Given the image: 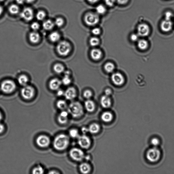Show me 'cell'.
<instances>
[{"instance_id": "cell-45", "label": "cell", "mask_w": 174, "mask_h": 174, "mask_svg": "<svg viewBox=\"0 0 174 174\" xmlns=\"http://www.w3.org/2000/svg\"><path fill=\"white\" fill-rule=\"evenodd\" d=\"M138 34H133L131 36V40L133 42H136L138 40Z\"/></svg>"}, {"instance_id": "cell-28", "label": "cell", "mask_w": 174, "mask_h": 174, "mask_svg": "<svg viewBox=\"0 0 174 174\" xmlns=\"http://www.w3.org/2000/svg\"><path fill=\"white\" fill-rule=\"evenodd\" d=\"M18 81L19 84L23 87L27 85L29 79L26 75H21L18 77Z\"/></svg>"}, {"instance_id": "cell-51", "label": "cell", "mask_w": 174, "mask_h": 174, "mask_svg": "<svg viewBox=\"0 0 174 174\" xmlns=\"http://www.w3.org/2000/svg\"><path fill=\"white\" fill-rule=\"evenodd\" d=\"M5 130V127L3 124L0 123V134H1Z\"/></svg>"}, {"instance_id": "cell-5", "label": "cell", "mask_w": 174, "mask_h": 174, "mask_svg": "<svg viewBox=\"0 0 174 174\" xmlns=\"http://www.w3.org/2000/svg\"><path fill=\"white\" fill-rule=\"evenodd\" d=\"M16 88V83L13 81L7 80L2 82L0 87L1 91L6 94L12 93L15 91Z\"/></svg>"}, {"instance_id": "cell-52", "label": "cell", "mask_w": 174, "mask_h": 174, "mask_svg": "<svg viewBox=\"0 0 174 174\" xmlns=\"http://www.w3.org/2000/svg\"><path fill=\"white\" fill-rule=\"evenodd\" d=\"M16 3L18 5H22L24 3L25 0H16Z\"/></svg>"}, {"instance_id": "cell-14", "label": "cell", "mask_w": 174, "mask_h": 174, "mask_svg": "<svg viewBox=\"0 0 174 174\" xmlns=\"http://www.w3.org/2000/svg\"><path fill=\"white\" fill-rule=\"evenodd\" d=\"M77 92L74 87H69L64 92V96L66 99L71 100H73L76 97Z\"/></svg>"}, {"instance_id": "cell-2", "label": "cell", "mask_w": 174, "mask_h": 174, "mask_svg": "<svg viewBox=\"0 0 174 174\" xmlns=\"http://www.w3.org/2000/svg\"><path fill=\"white\" fill-rule=\"evenodd\" d=\"M67 111L69 114L74 118H79L82 116L84 114V109L80 102H74L68 106Z\"/></svg>"}, {"instance_id": "cell-37", "label": "cell", "mask_w": 174, "mask_h": 174, "mask_svg": "<svg viewBox=\"0 0 174 174\" xmlns=\"http://www.w3.org/2000/svg\"><path fill=\"white\" fill-rule=\"evenodd\" d=\"M44 173V168L40 165H38L34 168L32 171V173L34 174H43Z\"/></svg>"}, {"instance_id": "cell-10", "label": "cell", "mask_w": 174, "mask_h": 174, "mask_svg": "<svg viewBox=\"0 0 174 174\" xmlns=\"http://www.w3.org/2000/svg\"><path fill=\"white\" fill-rule=\"evenodd\" d=\"M36 143L40 147L46 148L50 145V140L49 137L46 135H41L37 137L36 139Z\"/></svg>"}, {"instance_id": "cell-42", "label": "cell", "mask_w": 174, "mask_h": 174, "mask_svg": "<svg viewBox=\"0 0 174 174\" xmlns=\"http://www.w3.org/2000/svg\"><path fill=\"white\" fill-rule=\"evenodd\" d=\"M105 3L109 7H111L114 5L116 3L115 0H105Z\"/></svg>"}, {"instance_id": "cell-48", "label": "cell", "mask_w": 174, "mask_h": 174, "mask_svg": "<svg viewBox=\"0 0 174 174\" xmlns=\"http://www.w3.org/2000/svg\"><path fill=\"white\" fill-rule=\"evenodd\" d=\"M81 131L83 134L86 135L88 133H89L88 128L83 127L81 128Z\"/></svg>"}, {"instance_id": "cell-30", "label": "cell", "mask_w": 174, "mask_h": 174, "mask_svg": "<svg viewBox=\"0 0 174 174\" xmlns=\"http://www.w3.org/2000/svg\"><path fill=\"white\" fill-rule=\"evenodd\" d=\"M55 23L50 20H47L43 23V27L47 31H49L53 28L54 27Z\"/></svg>"}, {"instance_id": "cell-56", "label": "cell", "mask_w": 174, "mask_h": 174, "mask_svg": "<svg viewBox=\"0 0 174 174\" xmlns=\"http://www.w3.org/2000/svg\"><path fill=\"white\" fill-rule=\"evenodd\" d=\"M3 11V7L1 5H0V16H1Z\"/></svg>"}, {"instance_id": "cell-21", "label": "cell", "mask_w": 174, "mask_h": 174, "mask_svg": "<svg viewBox=\"0 0 174 174\" xmlns=\"http://www.w3.org/2000/svg\"><path fill=\"white\" fill-rule=\"evenodd\" d=\"M29 40L33 44H37L39 42L40 38L39 33L35 31L31 32L29 34Z\"/></svg>"}, {"instance_id": "cell-17", "label": "cell", "mask_w": 174, "mask_h": 174, "mask_svg": "<svg viewBox=\"0 0 174 174\" xmlns=\"http://www.w3.org/2000/svg\"><path fill=\"white\" fill-rule=\"evenodd\" d=\"M69 114L68 111L65 110L62 111L59 114L58 117V121L60 124H65L68 121Z\"/></svg>"}, {"instance_id": "cell-54", "label": "cell", "mask_w": 174, "mask_h": 174, "mask_svg": "<svg viewBox=\"0 0 174 174\" xmlns=\"http://www.w3.org/2000/svg\"><path fill=\"white\" fill-rule=\"evenodd\" d=\"M91 159V156L89 155H87L85 156V159L86 161H89Z\"/></svg>"}, {"instance_id": "cell-43", "label": "cell", "mask_w": 174, "mask_h": 174, "mask_svg": "<svg viewBox=\"0 0 174 174\" xmlns=\"http://www.w3.org/2000/svg\"><path fill=\"white\" fill-rule=\"evenodd\" d=\"M92 33L94 35L98 36L101 33V30L99 28H94L92 29Z\"/></svg>"}, {"instance_id": "cell-40", "label": "cell", "mask_w": 174, "mask_h": 174, "mask_svg": "<svg viewBox=\"0 0 174 174\" xmlns=\"http://www.w3.org/2000/svg\"><path fill=\"white\" fill-rule=\"evenodd\" d=\"M64 23V21L63 19L61 18H58L56 19L55 22V25L56 26L58 27H61L63 25Z\"/></svg>"}, {"instance_id": "cell-24", "label": "cell", "mask_w": 174, "mask_h": 174, "mask_svg": "<svg viewBox=\"0 0 174 174\" xmlns=\"http://www.w3.org/2000/svg\"><path fill=\"white\" fill-rule=\"evenodd\" d=\"M64 76L61 80L62 83L65 85H68L70 84L72 80L71 79L70 72L69 71H64Z\"/></svg>"}, {"instance_id": "cell-23", "label": "cell", "mask_w": 174, "mask_h": 174, "mask_svg": "<svg viewBox=\"0 0 174 174\" xmlns=\"http://www.w3.org/2000/svg\"><path fill=\"white\" fill-rule=\"evenodd\" d=\"M79 170L82 174H87L89 173L91 170L90 165L86 162L82 163L79 167Z\"/></svg>"}, {"instance_id": "cell-29", "label": "cell", "mask_w": 174, "mask_h": 174, "mask_svg": "<svg viewBox=\"0 0 174 174\" xmlns=\"http://www.w3.org/2000/svg\"><path fill=\"white\" fill-rule=\"evenodd\" d=\"M53 70L56 73L61 74L65 71V68L62 64L57 63L53 66Z\"/></svg>"}, {"instance_id": "cell-16", "label": "cell", "mask_w": 174, "mask_h": 174, "mask_svg": "<svg viewBox=\"0 0 174 174\" xmlns=\"http://www.w3.org/2000/svg\"><path fill=\"white\" fill-rule=\"evenodd\" d=\"M173 27V23L171 20H165L163 21L161 24V28L162 31L165 33H168L171 31Z\"/></svg>"}, {"instance_id": "cell-32", "label": "cell", "mask_w": 174, "mask_h": 174, "mask_svg": "<svg viewBox=\"0 0 174 174\" xmlns=\"http://www.w3.org/2000/svg\"><path fill=\"white\" fill-rule=\"evenodd\" d=\"M104 68L107 72L110 73L112 72L114 70L115 66L112 62H108L105 64Z\"/></svg>"}, {"instance_id": "cell-19", "label": "cell", "mask_w": 174, "mask_h": 174, "mask_svg": "<svg viewBox=\"0 0 174 174\" xmlns=\"http://www.w3.org/2000/svg\"><path fill=\"white\" fill-rule=\"evenodd\" d=\"M102 53L100 49L94 48L91 51V56L92 58L94 60H98L102 58Z\"/></svg>"}, {"instance_id": "cell-34", "label": "cell", "mask_w": 174, "mask_h": 174, "mask_svg": "<svg viewBox=\"0 0 174 174\" xmlns=\"http://www.w3.org/2000/svg\"><path fill=\"white\" fill-rule=\"evenodd\" d=\"M69 136L73 138H77L80 136L79 131L76 129H72L69 132Z\"/></svg>"}, {"instance_id": "cell-57", "label": "cell", "mask_w": 174, "mask_h": 174, "mask_svg": "<svg viewBox=\"0 0 174 174\" xmlns=\"http://www.w3.org/2000/svg\"><path fill=\"white\" fill-rule=\"evenodd\" d=\"M49 174H58L59 173H58L56 171H51L49 172V173H48Z\"/></svg>"}, {"instance_id": "cell-22", "label": "cell", "mask_w": 174, "mask_h": 174, "mask_svg": "<svg viewBox=\"0 0 174 174\" xmlns=\"http://www.w3.org/2000/svg\"><path fill=\"white\" fill-rule=\"evenodd\" d=\"M85 108L88 112L91 113L93 112L95 109V103L93 100L87 99L85 103Z\"/></svg>"}, {"instance_id": "cell-53", "label": "cell", "mask_w": 174, "mask_h": 174, "mask_svg": "<svg viewBox=\"0 0 174 174\" xmlns=\"http://www.w3.org/2000/svg\"><path fill=\"white\" fill-rule=\"evenodd\" d=\"M100 0H87V1L90 3L92 4H94L97 3Z\"/></svg>"}, {"instance_id": "cell-35", "label": "cell", "mask_w": 174, "mask_h": 174, "mask_svg": "<svg viewBox=\"0 0 174 174\" xmlns=\"http://www.w3.org/2000/svg\"><path fill=\"white\" fill-rule=\"evenodd\" d=\"M97 13L98 14L102 15L106 13L107 9L104 6L102 5H99L96 7Z\"/></svg>"}, {"instance_id": "cell-58", "label": "cell", "mask_w": 174, "mask_h": 174, "mask_svg": "<svg viewBox=\"0 0 174 174\" xmlns=\"http://www.w3.org/2000/svg\"><path fill=\"white\" fill-rule=\"evenodd\" d=\"M2 118H3V116H2V114L1 112H0V121H1L2 120Z\"/></svg>"}, {"instance_id": "cell-46", "label": "cell", "mask_w": 174, "mask_h": 174, "mask_svg": "<svg viewBox=\"0 0 174 174\" xmlns=\"http://www.w3.org/2000/svg\"><path fill=\"white\" fill-rule=\"evenodd\" d=\"M129 0H115L116 2L119 5H125L128 3Z\"/></svg>"}, {"instance_id": "cell-15", "label": "cell", "mask_w": 174, "mask_h": 174, "mask_svg": "<svg viewBox=\"0 0 174 174\" xmlns=\"http://www.w3.org/2000/svg\"><path fill=\"white\" fill-rule=\"evenodd\" d=\"M62 84L61 81L57 78H53L49 82V87L53 91H57Z\"/></svg>"}, {"instance_id": "cell-41", "label": "cell", "mask_w": 174, "mask_h": 174, "mask_svg": "<svg viewBox=\"0 0 174 174\" xmlns=\"http://www.w3.org/2000/svg\"><path fill=\"white\" fill-rule=\"evenodd\" d=\"M31 29L34 31H36L39 29L40 25L37 22H34L32 23L31 26Z\"/></svg>"}, {"instance_id": "cell-25", "label": "cell", "mask_w": 174, "mask_h": 174, "mask_svg": "<svg viewBox=\"0 0 174 174\" xmlns=\"http://www.w3.org/2000/svg\"><path fill=\"white\" fill-rule=\"evenodd\" d=\"M100 129V126L99 124L96 123L91 124L88 128L89 133L92 134H97L99 132Z\"/></svg>"}, {"instance_id": "cell-39", "label": "cell", "mask_w": 174, "mask_h": 174, "mask_svg": "<svg viewBox=\"0 0 174 174\" xmlns=\"http://www.w3.org/2000/svg\"><path fill=\"white\" fill-rule=\"evenodd\" d=\"M83 95L84 97L85 98L87 99H89L93 96V94H92L91 90L87 89L84 92Z\"/></svg>"}, {"instance_id": "cell-3", "label": "cell", "mask_w": 174, "mask_h": 174, "mask_svg": "<svg viewBox=\"0 0 174 174\" xmlns=\"http://www.w3.org/2000/svg\"><path fill=\"white\" fill-rule=\"evenodd\" d=\"M56 48L57 52L60 55L65 57L70 53L72 46L67 41L62 40L58 43Z\"/></svg>"}, {"instance_id": "cell-49", "label": "cell", "mask_w": 174, "mask_h": 174, "mask_svg": "<svg viewBox=\"0 0 174 174\" xmlns=\"http://www.w3.org/2000/svg\"><path fill=\"white\" fill-rule=\"evenodd\" d=\"M112 93V91L110 89H107L105 90V95L109 96V95H110Z\"/></svg>"}, {"instance_id": "cell-6", "label": "cell", "mask_w": 174, "mask_h": 174, "mask_svg": "<svg viewBox=\"0 0 174 174\" xmlns=\"http://www.w3.org/2000/svg\"><path fill=\"white\" fill-rule=\"evenodd\" d=\"M84 21L87 25L90 26H95L99 22L100 17L97 13L88 12L84 17Z\"/></svg>"}, {"instance_id": "cell-4", "label": "cell", "mask_w": 174, "mask_h": 174, "mask_svg": "<svg viewBox=\"0 0 174 174\" xmlns=\"http://www.w3.org/2000/svg\"><path fill=\"white\" fill-rule=\"evenodd\" d=\"M146 158L150 162L156 163L160 160L161 154L160 150L156 147L148 150L146 154Z\"/></svg>"}, {"instance_id": "cell-13", "label": "cell", "mask_w": 174, "mask_h": 174, "mask_svg": "<svg viewBox=\"0 0 174 174\" xmlns=\"http://www.w3.org/2000/svg\"><path fill=\"white\" fill-rule=\"evenodd\" d=\"M20 16L26 21H31L33 20L34 17L33 11L30 8H25L21 13Z\"/></svg>"}, {"instance_id": "cell-59", "label": "cell", "mask_w": 174, "mask_h": 174, "mask_svg": "<svg viewBox=\"0 0 174 174\" xmlns=\"http://www.w3.org/2000/svg\"><path fill=\"white\" fill-rule=\"evenodd\" d=\"M4 1V0H0V3H1V2H3Z\"/></svg>"}, {"instance_id": "cell-9", "label": "cell", "mask_w": 174, "mask_h": 174, "mask_svg": "<svg viewBox=\"0 0 174 174\" xmlns=\"http://www.w3.org/2000/svg\"><path fill=\"white\" fill-rule=\"evenodd\" d=\"M77 139H78V145L82 149H87L91 146V141L86 135H80Z\"/></svg>"}, {"instance_id": "cell-27", "label": "cell", "mask_w": 174, "mask_h": 174, "mask_svg": "<svg viewBox=\"0 0 174 174\" xmlns=\"http://www.w3.org/2000/svg\"><path fill=\"white\" fill-rule=\"evenodd\" d=\"M137 46L138 48L141 50H145L149 46V43L147 40L142 39L138 41Z\"/></svg>"}, {"instance_id": "cell-12", "label": "cell", "mask_w": 174, "mask_h": 174, "mask_svg": "<svg viewBox=\"0 0 174 174\" xmlns=\"http://www.w3.org/2000/svg\"><path fill=\"white\" fill-rule=\"evenodd\" d=\"M111 80L114 84L117 86L123 85L125 81L123 75L119 72L113 74L111 76Z\"/></svg>"}, {"instance_id": "cell-47", "label": "cell", "mask_w": 174, "mask_h": 174, "mask_svg": "<svg viewBox=\"0 0 174 174\" xmlns=\"http://www.w3.org/2000/svg\"><path fill=\"white\" fill-rule=\"evenodd\" d=\"M152 144L154 146H156L158 145L159 143V140L158 138H154L151 140Z\"/></svg>"}, {"instance_id": "cell-36", "label": "cell", "mask_w": 174, "mask_h": 174, "mask_svg": "<svg viewBox=\"0 0 174 174\" xmlns=\"http://www.w3.org/2000/svg\"><path fill=\"white\" fill-rule=\"evenodd\" d=\"M89 42L91 46L95 47L99 45L100 40L98 38L93 37L90 38Z\"/></svg>"}, {"instance_id": "cell-50", "label": "cell", "mask_w": 174, "mask_h": 174, "mask_svg": "<svg viewBox=\"0 0 174 174\" xmlns=\"http://www.w3.org/2000/svg\"><path fill=\"white\" fill-rule=\"evenodd\" d=\"M64 92L62 89H59L57 90V95L59 97H61L64 95Z\"/></svg>"}, {"instance_id": "cell-55", "label": "cell", "mask_w": 174, "mask_h": 174, "mask_svg": "<svg viewBox=\"0 0 174 174\" xmlns=\"http://www.w3.org/2000/svg\"><path fill=\"white\" fill-rule=\"evenodd\" d=\"M35 0H25V1H26L28 3H33Z\"/></svg>"}, {"instance_id": "cell-31", "label": "cell", "mask_w": 174, "mask_h": 174, "mask_svg": "<svg viewBox=\"0 0 174 174\" xmlns=\"http://www.w3.org/2000/svg\"><path fill=\"white\" fill-rule=\"evenodd\" d=\"M57 107L58 108L62 111L65 110L67 108V103L65 100H59L58 101L56 104Z\"/></svg>"}, {"instance_id": "cell-33", "label": "cell", "mask_w": 174, "mask_h": 174, "mask_svg": "<svg viewBox=\"0 0 174 174\" xmlns=\"http://www.w3.org/2000/svg\"><path fill=\"white\" fill-rule=\"evenodd\" d=\"M19 8L18 5L13 4L11 5L9 8V11L11 14L15 15L18 14L19 11Z\"/></svg>"}, {"instance_id": "cell-26", "label": "cell", "mask_w": 174, "mask_h": 174, "mask_svg": "<svg viewBox=\"0 0 174 174\" xmlns=\"http://www.w3.org/2000/svg\"><path fill=\"white\" fill-rule=\"evenodd\" d=\"M61 38V36L59 33L54 31L51 33L49 36V39L53 43H56L59 41Z\"/></svg>"}, {"instance_id": "cell-7", "label": "cell", "mask_w": 174, "mask_h": 174, "mask_svg": "<svg viewBox=\"0 0 174 174\" xmlns=\"http://www.w3.org/2000/svg\"><path fill=\"white\" fill-rule=\"evenodd\" d=\"M69 155L72 160L76 162H80L85 159V154L83 150L80 148H73L71 149Z\"/></svg>"}, {"instance_id": "cell-8", "label": "cell", "mask_w": 174, "mask_h": 174, "mask_svg": "<svg viewBox=\"0 0 174 174\" xmlns=\"http://www.w3.org/2000/svg\"><path fill=\"white\" fill-rule=\"evenodd\" d=\"M35 94V89L31 86L28 85L25 86L21 89V95L25 99H31L34 97Z\"/></svg>"}, {"instance_id": "cell-44", "label": "cell", "mask_w": 174, "mask_h": 174, "mask_svg": "<svg viewBox=\"0 0 174 174\" xmlns=\"http://www.w3.org/2000/svg\"><path fill=\"white\" fill-rule=\"evenodd\" d=\"M173 16L172 13L168 11L165 14V20H171Z\"/></svg>"}, {"instance_id": "cell-18", "label": "cell", "mask_w": 174, "mask_h": 174, "mask_svg": "<svg viewBox=\"0 0 174 174\" xmlns=\"http://www.w3.org/2000/svg\"><path fill=\"white\" fill-rule=\"evenodd\" d=\"M100 104L104 108H108L111 106L112 102L109 96L106 95L103 96L100 99Z\"/></svg>"}, {"instance_id": "cell-1", "label": "cell", "mask_w": 174, "mask_h": 174, "mask_svg": "<svg viewBox=\"0 0 174 174\" xmlns=\"http://www.w3.org/2000/svg\"><path fill=\"white\" fill-rule=\"evenodd\" d=\"M70 143L69 136L64 134H60L55 136L53 141V146L56 150L63 151L68 147Z\"/></svg>"}, {"instance_id": "cell-38", "label": "cell", "mask_w": 174, "mask_h": 174, "mask_svg": "<svg viewBox=\"0 0 174 174\" xmlns=\"http://www.w3.org/2000/svg\"><path fill=\"white\" fill-rule=\"evenodd\" d=\"M46 16V14L44 11H38L36 15V18L39 21L43 20Z\"/></svg>"}, {"instance_id": "cell-11", "label": "cell", "mask_w": 174, "mask_h": 174, "mask_svg": "<svg viewBox=\"0 0 174 174\" xmlns=\"http://www.w3.org/2000/svg\"><path fill=\"white\" fill-rule=\"evenodd\" d=\"M137 34L141 37H146L149 35L150 27L148 25L143 23L138 25L137 27Z\"/></svg>"}, {"instance_id": "cell-20", "label": "cell", "mask_w": 174, "mask_h": 174, "mask_svg": "<svg viewBox=\"0 0 174 174\" xmlns=\"http://www.w3.org/2000/svg\"><path fill=\"white\" fill-rule=\"evenodd\" d=\"M102 121L106 123H109L112 121L113 119V114L109 111H105L101 115Z\"/></svg>"}]
</instances>
